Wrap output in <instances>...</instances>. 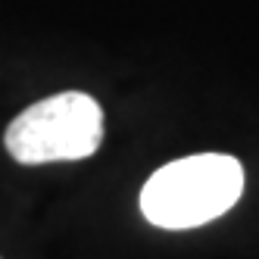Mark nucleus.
<instances>
[{"mask_svg": "<svg viewBox=\"0 0 259 259\" xmlns=\"http://www.w3.org/2000/svg\"><path fill=\"white\" fill-rule=\"evenodd\" d=\"M244 194V165L228 153L181 156L141 191V212L156 228L184 231L225 215Z\"/></svg>", "mask_w": 259, "mask_h": 259, "instance_id": "obj_1", "label": "nucleus"}, {"mask_svg": "<svg viewBox=\"0 0 259 259\" xmlns=\"http://www.w3.org/2000/svg\"><path fill=\"white\" fill-rule=\"evenodd\" d=\"M103 141V109L81 91H66L31 103L19 113L7 135V153L22 165L72 162L97 153Z\"/></svg>", "mask_w": 259, "mask_h": 259, "instance_id": "obj_2", "label": "nucleus"}]
</instances>
